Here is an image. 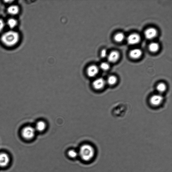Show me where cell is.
<instances>
[{
    "instance_id": "obj_3",
    "label": "cell",
    "mask_w": 172,
    "mask_h": 172,
    "mask_svg": "<svg viewBox=\"0 0 172 172\" xmlns=\"http://www.w3.org/2000/svg\"><path fill=\"white\" fill-rule=\"evenodd\" d=\"M36 131L35 128L31 126H27L23 129L22 135L25 139L31 140L35 137Z\"/></svg>"
},
{
    "instance_id": "obj_9",
    "label": "cell",
    "mask_w": 172,
    "mask_h": 172,
    "mask_svg": "<svg viewBox=\"0 0 172 172\" xmlns=\"http://www.w3.org/2000/svg\"><path fill=\"white\" fill-rule=\"evenodd\" d=\"M157 32L155 28H149L146 30L145 32V36L146 38L148 39H152L156 37L157 35Z\"/></svg>"
},
{
    "instance_id": "obj_17",
    "label": "cell",
    "mask_w": 172,
    "mask_h": 172,
    "mask_svg": "<svg viewBox=\"0 0 172 172\" xmlns=\"http://www.w3.org/2000/svg\"><path fill=\"white\" fill-rule=\"evenodd\" d=\"M156 89L159 93H164L167 90V86L164 83H160L157 86Z\"/></svg>"
},
{
    "instance_id": "obj_12",
    "label": "cell",
    "mask_w": 172,
    "mask_h": 172,
    "mask_svg": "<svg viewBox=\"0 0 172 172\" xmlns=\"http://www.w3.org/2000/svg\"><path fill=\"white\" fill-rule=\"evenodd\" d=\"M20 9L18 6L16 5H12L9 6L8 8V13L12 15H16L19 13Z\"/></svg>"
},
{
    "instance_id": "obj_8",
    "label": "cell",
    "mask_w": 172,
    "mask_h": 172,
    "mask_svg": "<svg viewBox=\"0 0 172 172\" xmlns=\"http://www.w3.org/2000/svg\"><path fill=\"white\" fill-rule=\"evenodd\" d=\"M105 84V81L103 78H99L95 80L93 83L94 88L97 90L103 88Z\"/></svg>"
},
{
    "instance_id": "obj_18",
    "label": "cell",
    "mask_w": 172,
    "mask_h": 172,
    "mask_svg": "<svg viewBox=\"0 0 172 172\" xmlns=\"http://www.w3.org/2000/svg\"><path fill=\"white\" fill-rule=\"evenodd\" d=\"M124 38V35L122 33H119L115 35L114 39L115 41L118 42H120L123 41Z\"/></svg>"
},
{
    "instance_id": "obj_5",
    "label": "cell",
    "mask_w": 172,
    "mask_h": 172,
    "mask_svg": "<svg viewBox=\"0 0 172 172\" xmlns=\"http://www.w3.org/2000/svg\"><path fill=\"white\" fill-rule=\"evenodd\" d=\"M163 100L164 98L161 95L155 94L150 98V102L152 105L157 106L160 105Z\"/></svg>"
},
{
    "instance_id": "obj_14",
    "label": "cell",
    "mask_w": 172,
    "mask_h": 172,
    "mask_svg": "<svg viewBox=\"0 0 172 172\" xmlns=\"http://www.w3.org/2000/svg\"><path fill=\"white\" fill-rule=\"evenodd\" d=\"M46 124L44 121H39L36 125L35 130L39 132H42L45 130L46 128Z\"/></svg>"
},
{
    "instance_id": "obj_2",
    "label": "cell",
    "mask_w": 172,
    "mask_h": 172,
    "mask_svg": "<svg viewBox=\"0 0 172 172\" xmlns=\"http://www.w3.org/2000/svg\"><path fill=\"white\" fill-rule=\"evenodd\" d=\"M20 35L18 32L10 30L4 33L1 37V41L5 45L12 47L16 45L19 41Z\"/></svg>"
},
{
    "instance_id": "obj_6",
    "label": "cell",
    "mask_w": 172,
    "mask_h": 172,
    "mask_svg": "<svg viewBox=\"0 0 172 172\" xmlns=\"http://www.w3.org/2000/svg\"><path fill=\"white\" fill-rule=\"evenodd\" d=\"M10 159L7 154H0V167H7L10 162Z\"/></svg>"
},
{
    "instance_id": "obj_16",
    "label": "cell",
    "mask_w": 172,
    "mask_h": 172,
    "mask_svg": "<svg viewBox=\"0 0 172 172\" xmlns=\"http://www.w3.org/2000/svg\"><path fill=\"white\" fill-rule=\"evenodd\" d=\"M150 51L153 53L157 51L159 49V45L157 43L152 42L149 46Z\"/></svg>"
},
{
    "instance_id": "obj_1",
    "label": "cell",
    "mask_w": 172,
    "mask_h": 172,
    "mask_svg": "<svg viewBox=\"0 0 172 172\" xmlns=\"http://www.w3.org/2000/svg\"><path fill=\"white\" fill-rule=\"evenodd\" d=\"M79 157L84 162H88L93 159L95 155L94 147L89 144L81 145L78 150Z\"/></svg>"
},
{
    "instance_id": "obj_19",
    "label": "cell",
    "mask_w": 172,
    "mask_h": 172,
    "mask_svg": "<svg viewBox=\"0 0 172 172\" xmlns=\"http://www.w3.org/2000/svg\"><path fill=\"white\" fill-rule=\"evenodd\" d=\"M117 79L116 77L114 76H111L107 79V82L110 85H114L117 82Z\"/></svg>"
},
{
    "instance_id": "obj_15",
    "label": "cell",
    "mask_w": 172,
    "mask_h": 172,
    "mask_svg": "<svg viewBox=\"0 0 172 172\" xmlns=\"http://www.w3.org/2000/svg\"><path fill=\"white\" fill-rule=\"evenodd\" d=\"M7 25L11 29H13L17 25V20L13 18H11L7 21Z\"/></svg>"
},
{
    "instance_id": "obj_20",
    "label": "cell",
    "mask_w": 172,
    "mask_h": 172,
    "mask_svg": "<svg viewBox=\"0 0 172 172\" xmlns=\"http://www.w3.org/2000/svg\"><path fill=\"white\" fill-rule=\"evenodd\" d=\"M100 68L102 70L106 71L109 69L110 66L106 62H103L101 64Z\"/></svg>"
},
{
    "instance_id": "obj_22",
    "label": "cell",
    "mask_w": 172,
    "mask_h": 172,
    "mask_svg": "<svg viewBox=\"0 0 172 172\" xmlns=\"http://www.w3.org/2000/svg\"><path fill=\"white\" fill-rule=\"evenodd\" d=\"M107 55V51L105 49H104L101 52V57L103 58L106 57Z\"/></svg>"
},
{
    "instance_id": "obj_11",
    "label": "cell",
    "mask_w": 172,
    "mask_h": 172,
    "mask_svg": "<svg viewBox=\"0 0 172 172\" xmlns=\"http://www.w3.org/2000/svg\"><path fill=\"white\" fill-rule=\"evenodd\" d=\"M142 51L140 49L136 48L130 51V56L133 59H137L142 56Z\"/></svg>"
},
{
    "instance_id": "obj_10",
    "label": "cell",
    "mask_w": 172,
    "mask_h": 172,
    "mask_svg": "<svg viewBox=\"0 0 172 172\" xmlns=\"http://www.w3.org/2000/svg\"><path fill=\"white\" fill-rule=\"evenodd\" d=\"M119 55L117 51H113L108 56V60L110 63H115L119 59Z\"/></svg>"
},
{
    "instance_id": "obj_7",
    "label": "cell",
    "mask_w": 172,
    "mask_h": 172,
    "mask_svg": "<svg viewBox=\"0 0 172 172\" xmlns=\"http://www.w3.org/2000/svg\"><path fill=\"white\" fill-rule=\"evenodd\" d=\"M140 41V36L137 34H132L129 35L127 38L128 44L130 45L137 44Z\"/></svg>"
},
{
    "instance_id": "obj_13",
    "label": "cell",
    "mask_w": 172,
    "mask_h": 172,
    "mask_svg": "<svg viewBox=\"0 0 172 172\" xmlns=\"http://www.w3.org/2000/svg\"><path fill=\"white\" fill-rule=\"evenodd\" d=\"M67 155L69 158L72 159H75L79 157L78 150L74 149L68 150Z\"/></svg>"
},
{
    "instance_id": "obj_21",
    "label": "cell",
    "mask_w": 172,
    "mask_h": 172,
    "mask_svg": "<svg viewBox=\"0 0 172 172\" xmlns=\"http://www.w3.org/2000/svg\"><path fill=\"white\" fill-rule=\"evenodd\" d=\"M5 24L4 20L0 19V32H1L4 29Z\"/></svg>"
},
{
    "instance_id": "obj_4",
    "label": "cell",
    "mask_w": 172,
    "mask_h": 172,
    "mask_svg": "<svg viewBox=\"0 0 172 172\" xmlns=\"http://www.w3.org/2000/svg\"><path fill=\"white\" fill-rule=\"evenodd\" d=\"M99 72V68L94 64H92L88 66L86 70L87 74L91 78H93L96 76Z\"/></svg>"
}]
</instances>
